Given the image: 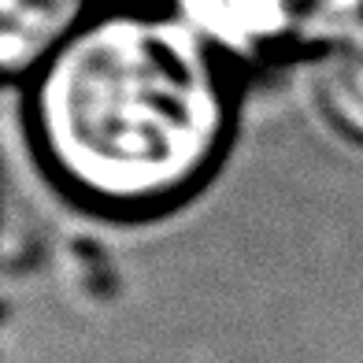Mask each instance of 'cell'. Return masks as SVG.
<instances>
[{
	"instance_id": "1",
	"label": "cell",
	"mask_w": 363,
	"mask_h": 363,
	"mask_svg": "<svg viewBox=\"0 0 363 363\" xmlns=\"http://www.w3.org/2000/svg\"><path fill=\"white\" fill-rule=\"evenodd\" d=\"M230 71L167 4L93 11L26 74L34 152L96 211H163L201 189L226 152Z\"/></svg>"
},
{
	"instance_id": "2",
	"label": "cell",
	"mask_w": 363,
	"mask_h": 363,
	"mask_svg": "<svg viewBox=\"0 0 363 363\" xmlns=\"http://www.w3.org/2000/svg\"><path fill=\"white\" fill-rule=\"evenodd\" d=\"M230 67L311 56L363 15V0H167Z\"/></svg>"
},
{
	"instance_id": "3",
	"label": "cell",
	"mask_w": 363,
	"mask_h": 363,
	"mask_svg": "<svg viewBox=\"0 0 363 363\" xmlns=\"http://www.w3.org/2000/svg\"><path fill=\"white\" fill-rule=\"evenodd\" d=\"M93 0H4L0 11V60L8 78H26L93 15Z\"/></svg>"
},
{
	"instance_id": "4",
	"label": "cell",
	"mask_w": 363,
	"mask_h": 363,
	"mask_svg": "<svg viewBox=\"0 0 363 363\" xmlns=\"http://www.w3.org/2000/svg\"><path fill=\"white\" fill-rule=\"evenodd\" d=\"M311 93L326 123L363 145V15L311 52Z\"/></svg>"
}]
</instances>
